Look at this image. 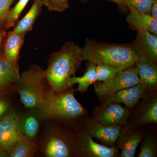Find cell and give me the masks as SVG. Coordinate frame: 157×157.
I'll list each match as a JSON object with an SVG mask.
<instances>
[{
	"label": "cell",
	"mask_w": 157,
	"mask_h": 157,
	"mask_svg": "<svg viewBox=\"0 0 157 157\" xmlns=\"http://www.w3.org/2000/svg\"><path fill=\"white\" fill-rule=\"evenodd\" d=\"M75 91L71 87L63 92L56 93L48 87L36 109L39 117L43 121H58L74 127L81 123L88 115V111L75 98Z\"/></svg>",
	"instance_id": "cell-1"
},
{
	"label": "cell",
	"mask_w": 157,
	"mask_h": 157,
	"mask_svg": "<svg viewBox=\"0 0 157 157\" xmlns=\"http://www.w3.org/2000/svg\"><path fill=\"white\" fill-rule=\"evenodd\" d=\"M83 61L82 48L74 42H66L58 51L51 55L45 74L49 87L55 92L67 90V82Z\"/></svg>",
	"instance_id": "cell-2"
},
{
	"label": "cell",
	"mask_w": 157,
	"mask_h": 157,
	"mask_svg": "<svg viewBox=\"0 0 157 157\" xmlns=\"http://www.w3.org/2000/svg\"><path fill=\"white\" fill-rule=\"evenodd\" d=\"M83 61L97 65L104 63L127 69L132 67L137 54L132 45L98 42L87 38L82 48Z\"/></svg>",
	"instance_id": "cell-3"
},
{
	"label": "cell",
	"mask_w": 157,
	"mask_h": 157,
	"mask_svg": "<svg viewBox=\"0 0 157 157\" xmlns=\"http://www.w3.org/2000/svg\"><path fill=\"white\" fill-rule=\"evenodd\" d=\"M47 121L38 140V151L46 157H75L74 126L58 121Z\"/></svg>",
	"instance_id": "cell-4"
},
{
	"label": "cell",
	"mask_w": 157,
	"mask_h": 157,
	"mask_svg": "<svg viewBox=\"0 0 157 157\" xmlns=\"http://www.w3.org/2000/svg\"><path fill=\"white\" fill-rule=\"evenodd\" d=\"M16 87L20 101L25 108L36 109L49 87L45 70L39 65H31L28 69L20 73Z\"/></svg>",
	"instance_id": "cell-5"
},
{
	"label": "cell",
	"mask_w": 157,
	"mask_h": 157,
	"mask_svg": "<svg viewBox=\"0 0 157 157\" xmlns=\"http://www.w3.org/2000/svg\"><path fill=\"white\" fill-rule=\"evenodd\" d=\"M157 123V89H147L137 104L131 110L126 126L141 128Z\"/></svg>",
	"instance_id": "cell-6"
},
{
	"label": "cell",
	"mask_w": 157,
	"mask_h": 157,
	"mask_svg": "<svg viewBox=\"0 0 157 157\" xmlns=\"http://www.w3.org/2000/svg\"><path fill=\"white\" fill-rule=\"evenodd\" d=\"M76 132L75 157H118L119 149L116 145L108 147L93 140V137L82 126L74 127Z\"/></svg>",
	"instance_id": "cell-7"
},
{
	"label": "cell",
	"mask_w": 157,
	"mask_h": 157,
	"mask_svg": "<svg viewBox=\"0 0 157 157\" xmlns=\"http://www.w3.org/2000/svg\"><path fill=\"white\" fill-rule=\"evenodd\" d=\"M140 82L136 67L125 69L105 82L97 81L94 84L95 91L99 98H104L116 92L132 87Z\"/></svg>",
	"instance_id": "cell-8"
},
{
	"label": "cell",
	"mask_w": 157,
	"mask_h": 157,
	"mask_svg": "<svg viewBox=\"0 0 157 157\" xmlns=\"http://www.w3.org/2000/svg\"><path fill=\"white\" fill-rule=\"evenodd\" d=\"M81 125L92 137L108 147L115 146L116 140L123 127L102 124L88 115L82 121Z\"/></svg>",
	"instance_id": "cell-9"
},
{
	"label": "cell",
	"mask_w": 157,
	"mask_h": 157,
	"mask_svg": "<svg viewBox=\"0 0 157 157\" xmlns=\"http://www.w3.org/2000/svg\"><path fill=\"white\" fill-rule=\"evenodd\" d=\"M131 110L119 103L105 102L94 108L91 117L102 124L124 126L126 125Z\"/></svg>",
	"instance_id": "cell-10"
},
{
	"label": "cell",
	"mask_w": 157,
	"mask_h": 157,
	"mask_svg": "<svg viewBox=\"0 0 157 157\" xmlns=\"http://www.w3.org/2000/svg\"><path fill=\"white\" fill-rule=\"evenodd\" d=\"M20 111L0 119V157L7 153L22 136L19 130Z\"/></svg>",
	"instance_id": "cell-11"
},
{
	"label": "cell",
	"mask_w": 157,
	"mask_h": 157,
	"mask_svg": "<svg viewBox=\"0 0 157 157\" xmlns=\"http://www.w3.org/2000/svg\"><path fill=\"white\" fill-rule=\"evenodd\" d=\"M144 136L145 132L141 128L131 129L126 125L123 126L115 143L121 151L119 157H135L137 147Z\"/></svg>",
	"instance_id": "cell-12"
},
{
	"label": "cell",
	"mask_w": 157,
	"mask_h": 157,
	"mask_svg": "<svg viewBox=\"0 0 157 157\" xmlns=\"http://www.w3.org/2000/svg\"><path fill=\"white\" fill-rule=\"evenodd\" d=\"M147 89L145 86L139 82L132 87L120 90L104 98H100V100L101 103H122L128 109H132L138 103Z\"/></svg>",
	"instance_id": "cell-13"
},
{
	"label": "cell",
	"mask_w": 157,
	"mask_h": 157,
	"mask_svg": "<svg viewBox=\"0 0 157 157\" xmlns=\"http://www.w3.org/2000/svg\"><path fill=\"white\" fill-rule=\"evenodd\" d=\"M140 83L147 89H157V61L143 55H137L135 64Z\"/></svg>",
	"instance_id": "cell-14"
},
{
	"label": "cell",
	"mask_w": 157,
	"mask_h": 157,
	"mask_svg": "<svg viewBox=\"0 0 157 157\" xmlns=\"http://www.w3.org/2000/svg\"><path fill=\"white\" fill-rule=\"evenodd\" d=\"M21 112L19 130L21 135L32 140L39 139L42 122L36 109H27Z\"/></svg>",
	"instance_id": "cell-15"
},
{
	"label": "cell",
	"mask_w": 157,
	"mask_h": 157,
	"mask_svg": "<svg viewBox=\"0 0 157 157\" xmlns=\"http://www.w3.org/2000/svg\"><path fill=\"white\" fill-rule=\"evenodd\" d=\"M132 45L137 55L145 56L157 61V36L146 30L137 31Z\"/></svg>",
	"instance_id": "cell-16"
},
{
	"label": "cell",
	"mask_w": 157,
	"mask_h": 157,
	"mask_svg": "<svg viewBox=\"0 0 157 157\" xmlns=\"http://www.w3.org/2000/svg\"><path fill=\"white\" fill-rule=\"evenodd\" d=\"M20 77L19 66L9 61L0 52V91L16 87Z\"/></svg>",
	"instance_id": "cell-17"
},
{
	"label": "cell",
	"mask_w": 157,
	"mask_h": 157,
	"mask_svg": "<svg viewBox=\"0 0 157 157\" xmlns=\"http://www.w3.org/2000/svg\"><path fill=\"white\" fill-rule=\"evenodd\" d=\"M25 35L10 31L6 34L3 42L2 52L4 56L9 61L17 66H19L20 52Z\"/></svg>",
	"instance_id": "cell-18"
},
{
	"label": "cell",
	"mask_w": 157,
	"mask_h": 157,
	"mask_svg": "<svg viewBox=\"0 0 157 157\" xmlns=\"http://www.w3.org/2000/svg\"><path fill=\"white\" fill-rule=\"evenodd\" d=\"M128 9L130 13L127 16V21L130 28L137 31L146 30L157 36V19L150 14L139 12L133 8Z\"/></svg>",
	"instance_id": "cell-19"
},
{
	"label": "cell",
	"mask_w": 157,
	"mask_h": 157,
	"mask_svg": "<svg viewBox=\"0 0 157 157\" xmlns=\"http://www.w3.org/2000/svg\"><path fill=\"white\" fill-rule=\"evenodd\" d=\"M43 3L42 0H34L32 7L25 16L14 25L13 31L20 34H26L33 30L35 21L42 11Z\"/></svg>",
	"instance_id": "cell-20"
},
{
	"label": "cell",
	"mask_w": 157,
	"mask_h": 157,
	"mask_svg": "<svg viewBox=\"0 0 157 157\" xmlns=\"http://www.w3.org/2000/svg\"><path fill=\"white\" fill-rule=\"evenodd\" d=\"M98 81V76L96 71V65L88 62L86 66V71L81 77L71 76L67 82L68 88L73 87L75 84H78L76 91L81 93H84L87 90L89 87Z\"/></svg>",
	"instance_id": "cell-21"
},
{
	"label": "cell",
	"mask_w": 157,
	"mask_h": 157,
	"mask_svg": "<svg viewBox=\"0 0 157 157\" xmlns=\"http://www.w3.org/2000/svg\"><path fill=\"white\" fill-rule=\"evenodd\" d=\"M38 140H32L22 135L8 151L7 156L33 157L38 151Z\"/></svg>",
	"instance_id": "cell-22"
},
{
	"label": "cell",
	"mask_w": 157,
	"mask_h": 157,
	"mask_svg": "<svg viewBox=\"0 0 157 157\" xmlns=\"http://www.w3.org/2000/svg\"><path fill=\"white\" fill-rule=\"evenodd\" d=\"M5 91L6 90L0 91V119L19 111L15 102V99L12 100L9 98L11 95L17 93L16 88L9 90L5 94L4 97H1L3 92Z\"/></svg>",
	"instance_id": "cell-23"
},
{
	"label": "cell",
	"mask_w": 157,
	"mask_h": 157,
	"mask_svg": "<svg viewBox=\"0 0 157 157\" xmlns=\"http://www.w3.org/2000/svg\"><path fill=\"white\" fill-rule=\"evenodd\" d=\"M29 1V0H19L13 8H10L5 21L4 25L5 30H9L14 26Z\"/></svg>",
	"instance_id": "cell-24"
},
{
	"label": "cell",
	"mask_w": 157,
	"mask_h": 157,
	"mask_svg": "<svg viewBox=\"0 0 157 157\" xmlns=\"http://www.w3.org/2000/svg\"><path fill=\"white\" fill-rule=\"evenodd\" d=\"M138 157H157V141L154 135L149 134L144 136L142 140Z\"/></svg>",
	"instance_id": "cell-25"
},
{
	"label": "cell",
	"mask_w": 157,
	"mask_h": 157,
	"mask_svg": "<svg viewBox=\"0 0 157 157\" xmlns=\"http://www.w3.org/2000/svg\"><path fill=\"white\" fill-rule=\"evenodd\" d=\"M124 70L125 69L111 65L98 64L96 65L98 81L105 82L108 81L113 78L119 72Z\"/></svg>",
	"instance_id": "cell-26"
},
{
	"label": "cell",
	"mask_w": 157,
	"mask_h": 157,
	"mask_svg": "<svg viewBox=\"0 0 157 157\" xmlns=\"http://www.w3.org/2000/svg\"><path fill=\"white\" fill-rule=\"evenodd\" d=\"M127 8H132L145 14H150L153 1L151 0H124Z\"/></svg>",
	"instance_id": "cell-27"
},
{
	"label": "cell",
	"mask_w": 157,
	"mask_h": 157,
	"mask_svg": "<svg viewBox=\"0 0 157 157\" xmlns=\"http://www.w3.org/2000/svg\"><path fill=\"white\" fill-rule=\"evenodd\" d=\"M49 11L62 12L69 7V0H42Z\"/></svg>",
	"instance_id": "cell-28"
},
{
	"label": "cell",
	"mask_w": 157,
	"mask_h": 157,
	"mask_svg": "<svg viewBox=\"0 0 157 157\" xmlns=\"http://www.w3.org/2000/svg\"><path fill=\"white\" fill-rule=\"evenodd\" d=\"M14 0H0V29L5 31L6 16Z\"/></svg>",
	"instance_id": "cell-29"
},
{
	"label": "cell",
	"mask_w": 157,
	"mask_h": 157,
	"mask_svg": "<svg viewBox=\"0 0 157 157\" xmlns=\"http://www.w3.org/2000/svg\"><path fill=\"white\" fill-rule=\"evenodd\" d=\"M149 14L152 17L157 19V1L153 2Z\"/></svg>",
	"instance_id": "cell-30"
},
{
	"label": "cell",
	"mask_w": 157,
	"mask_h": 157,
	"mask_svg": "<svg viewBox=\"0 0 157 157\" xmlns=\"http://www.w3.org/2000/svg\"><path fill=\"white\" fill-rule=\"evenodd\" d=\"M79 1L81 2H86L89 0H79ZM109 1H112V2H115L117 5L120 9H121V10H125L128 8L126 5H125L124 0H109Z\"/></svg>",
	"instance_id": "cell-31"
},
{
	"label": "cell",
	"mask_w": 157,
	"mask_h": 157,
	"mask_svg": "<svg viewBox=\"0 0 157 157\" xmlns=\"http://www.w3.org/2000/svg\"><path fill=\"white\" fill-rule=\"evenodd\" d=\"M6 33L5 31L0 29V52L2 51L3 42L6 36Z\"/></svg>",
	"instance_id": "cell-32"
},
{
	"label": "cell",
	"mask_w": 157,
	"mask_h": 157,
	"mask_svg": "<svg viewBox=\"0 0 157 157\" xmlns=\"http://www.w3.org/2000/svg\"><path fill=\"white\" fill-rule=\"evenodd\" d=\"M151 1H153V2H154V1H157V0H151Z\"/></svg>",
	"instance_id": "cell-33"
}]
</instances>
